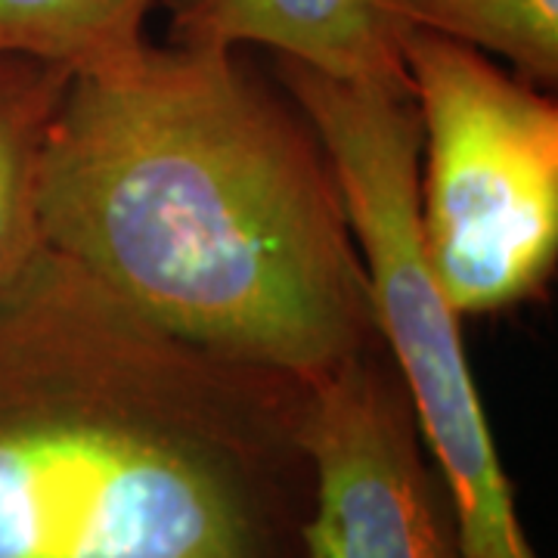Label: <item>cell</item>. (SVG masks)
<instances>
[{"instance_id":"52a82bcc","label":"cell","mask_w":558,"mask_h":558,"mask_svg":"<svg viewBox=\"0 0 558 558\" xmlns=\"http://www.w3.org/2000/svg\"><path fill=\"white\" fill-rule=\"evenodd\" d=\"M156 0H0V57H28L72 78L109 75L146 53Z\"/></svg>"},{"instance_id":"3957f363","label":"cell","mask_w":558,"mask_h":558,"mask_svg":"<svg viewBox=\"0 0 558 558\" xmlns=\"http://www.w3.org/2000/svg\"><path fill=\"white\" fill-rule=\"evenodd\" d=\"M279 84L314 128L369 279L381 348L398 369L425 450L447 484L465 558H539L459 332L428 270L416 218L418 116L413 94L339 81L277 57Z\"/></svg>"},{"instance_id":"6da1fadb","label":"cell","mask_w":558,"mask_h":558,"mask_svg":"<svg viewBox=\"0 0 558 558\" xmlns=\"http://www.w3.org/2000/svg\"><path fill=\"white\" fill-rule=\"evenodd\" d=\"M40 242L161 332L317 381L379 341L332 165L236 50L146 47L69 78L38 165Z\"/></svg>"},{"instance_id":"5b68a950","label":"cell","mask_w":558,"mask_h":558,"mask_svg":"<svg viewBox=\"0 0 558 558\" xmlns=\"http://www.w3.org/2000/svg\"><path fill=\"white\" fill-rule=\"evenodd\" d=\"M304 558H465L447 484L381 341L311 381Z\"/></svg>"},{"instance_id":"8992f818","label":"cell","mask_w":558,"mask_h":558,"mask_svg":"<svg viewBox=\"0 0 558 558\" xmlns=\"http://www.w3.org/2000/svg\"><path fill=\"white\" fill-rule=\"evenodd\" d=\"M171 44L202 50L270 47L329 78L410 90L400 53L407 20L388 0H165Z\"/></svg>"},{"instance_id":"277c9868","label":"cell","mask_w":558,"mask_h":558,"mask_svg":"<svg viewBox=\"0 0 558 558\" xmlns=\"http://www.w3.org/2000/svg\"><path fill=\"white\" fill-rule=\"evenodd\" d=\"M416 102V218L428 270L459 317L543 292L558 258V106L484 53L403 25Z\"/></svg>"},{"instance_id":"7a4b0ae2","label":"cell","mask_w":558,"mask_h":558,"mask_svg":"<svg viewBox=\"0 0 558 558\" xmlns=\"http://www.w3.org/2000/svg\"><path fill=\"white\" fill-rule=\"evenodd\" d=\"M307 398L40 245L0 286V558H304Z\"/></svg>"},{"instance_id":"9c48e42d","label":"cell","mask_w":558,"mask_h":558,"mask_svg":"<svg viewBox=\"0 0 558 558\" xmlns=\"http://www.w3.org/2000/svg\"><path fill=\"white\" fill-rule=\"evenodd\" d=\"M416 28L494 53L537 87L558 81V0H388Z\"/></svg>"},{"instance_id":"ba28073f","label":"cell","mask_w":558,"mask_h":558,"mask_svg":"<svg viewBox=\"0 0 558 558\" xmlns=\"http://www.w3.org/2000/svg\"><path fill=\"white\" fill-rule=\"evenodd\" d=\"M69 72L28 57H0V286L40 245L38 165Z\"/></svg>"}]
</instances>
